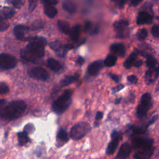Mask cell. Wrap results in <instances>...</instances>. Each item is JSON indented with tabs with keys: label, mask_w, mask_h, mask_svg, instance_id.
<instances>
[{
	"label": "cell",
	"mask_w": 159,
	"mask_h": 159,
	"mask_svg": "<svg viewBox=\"0 0 159 159\" xmlns=\"http://www.w3.org/2000/svg\"><path fill=\"white\" fill-rule=\"evenodd\" d=\"M46 40L42 37H35L29 43L25 48L21 52V57L27 61H34L42 58L45 53L44 45Z\"/></svg>",
	"instance_id": "1"
},
{
	"label": "cell",
	"mask_w": 159,
	"mask_h": 159,
	"mask_svg": "<svg viewBox=\"0 0 159 159\" xmlns=\"http://www.w3.org/2000/svg\"><path fill=\"white\" fill-rule=\"evenodd\" d=\"M26 104L23 101H14L1 110V116L4 119L14 120L20 117L25 111Z\"/></svg>",
	"instance_id": "2"
},
{
	"label": "cell",
	"mask_w": 159,
	"mask_h": 159,
	"mask_svg": "<svg viewBox=\"0 0 159 159\" xmlns=\"http://www.w3.org/2000/svg\"><path fill=\"white\" fill-rule=\"evenodd\" d=\"M71 90H65L63 93L53 102L52 105L53 111L57 114H61L65 112L71 103Z\"/></svg>",
	"instance_id": "3"
},
{
	"label": "cell",
	"mask_w": 159,
	"mask_h": 159,
	"mask_svg": "<svg viewBox=\"0 0 159 159\" xmlns=\"http://www.w3.org/2000/svg\"><path fill=\"white\" fill-rule=\"evenodd\" d=\"M134 146L143 154L150 156L153 151V140L150 139L137 138L133 140Z\"/></svg>",
	"instance_id": "4"
},
{
	"label": "cell",
	"mask_w": 159,
	"mask_h": 159,
	"mask_svg": "<svg viewBox=\"0 0 159 159\" xmlns=\"http://www.w3.org/2000/svg\"><path fill=\"white\" fill-rule=\"evenodd\" d=\"M152 105V96L149 93L143 94L140 99V102L137 108V116L141 119L145 116Z\"/></svg>",
	"instance_id": "5"
},
{
	"label": "cell",
	"mask_w": 159,
	"mask_h": 159,
	"mask_svg": "<svg viewBox=\"0 0 159 159\" xmlns=\"http://www.w3.org/2000/svg\"><path fill=\"white\" fill-rule=\"evenodd\" d=\"M89 124L81 122L75 124L70 130V137L75 140H79L83 137L90 130Z\"/></svg>",
	"instance_id": "6"
},
{
	"label": "cell",
	"mask_w": 159,
	"mask_h": 159,
	"mask_svg": "<svg viewBox=\"0 0 159 159\" xmlns=\"http://www.w3.org/2000/svg\"><path fill=\"white\" fill-rule=\"evenodd\" d=\"M17 65L16 58L7 53H1L0 55V68L1 70L14 68Z\"/></svg>",
	"instance_id": "7"
},
{
	"label": "cell",
	"mask_w": 159,
	"mask_h": 159,
	"mask_svg": "<svg viewBox=\"0 0 159 159\" xmlns=\"http://www.w3.org/2000/svg\"><path fill=\"white\" fill-rule=\"evenodd\" d=\"M29 75L32 78L42 81H45L49 78L48 72L44 68L40 66L32 68L29 71Z\"/></svg>",
	"instance_id": "8"
},
{
	"label": "cell",
	"mask_w": 159,
	"mask_h": 159,
	"mask_svg": "<svg viewBox=\"0 0 159 159\" xmlns=\"http://www.w3.org/2000/svg\"><path fill=\"white\" fill-rule=\"evenodd\" d=\"M120 138H121V135L120 133L116 132V131L112 133L111 141L109 143L107 150H106V152L107 154L111 155L114 153V152L116 151V150L119 145V142Z\"/></svg>",
	"instance_id": "9"
},
{
	"label": "cell",
	"mask_w": 159,
	"mask_h": 159,
	"mask_svg": "<svg viewBox=\"0 0 159 159\" xmlns=\"http://www.w3.org/2000/svg\"><path fill=\"white\" fill-rule=\"evenodd\" d=\"M152 16L145 12H140L137 16V23L139 25L150 24L152 22Z\"/></svg>",
	"instance_id": "10"
},
{
	"label": "cell",
	"mask_w": 159,
	"mask_h": 159,
	"mask_svg": "<svg viewBox=\"0 0 159 159\" xmlns=\"http://www.w3.org/2000/svg\"><path fill=\"white\" fill-rule=\"evenodd\" d=\"M103 66V63L101 60H98L91 63L88 68V73L91 76L96 75Z\"/></svg>",
	"instance_id": "11"
},
{
	"label": "cell",
	"mask_w": 159,
	"mask_h": 159,
	"mask_svg": "<svg viewBox=\"0 0 159 159\" xmlns=\"http://www.w3.org/2000/svg\"><path fill=\"white\" fill-rule=\"evenodd\" d=\"M131 148L128 143H123L118 152L116 159H126L130 153Z\"/></svg>",
	"instance_id": "12"
},
{
	"label": "cell",
	"mask_w": 159,
	"mask_h": 159,
	"mask_svg": "<svg viewBox=\"0 0 159 159\" xmlns=\"http://www.w3.org/2000/svg\"><path fill=\"white\" fill-rule=\"evenodd\" d=\"M111 51L120 57H124L125 53V46L121 43H114L111 46Z\"/></svg>",
	"instance_id": "13"
},
{
	"label": "cell",
	"mask_w": 159,
	"mask_h": 159,
	"mask_svg": "<svg viewBox=\"0 0 159 159\" xmlns=\"http://www.w3.org/2000/svg\"><path fill=\"white\" fill-rule=\"evenodd\" d=\"M127 25H128V22L124 20H121L116 22L114 24V27L116 29V30L118 32L119 34L120 35H119L120 37H124L123 31L126 29Z\"/></svg>",
	"instance_id": "14"
},
{
	"label": "cell",
	"mask_w": 159,
	"mask_h": 159,
	"mask_svg": "<svg viewBox=\"0 0 159 159\" xmlns=\"http://www.w3.org/2000/svg\"><path fill=\"white\" fill-rule=\"evenodd\" d=\"M80 31H81V26L80 25H76L74 27H72V29L71 30H70L69 32V36L70 37V39L73 40V41H77L78 38H79V35L80 34Z\"/></svg>",
	"instance_id": "15"
},
{
	"label": "cell",
	"mask_w": 159,
	"mask_h": 159,
	"mask_svg": "<svg viewBox=\"0 0 159 159\" xmlns=\"http://www.w3.org/2000/svg\"><path fill=\"white\" fill-rule=\"evenodd\" d=\"M27 29V28L22 25H19L14 27V32L15 36L18 40H22L24 37V32Z\"/></svg>",
	"instance_id": "16"
},
{
	"label": "cell",
	"mask_w": 159,
	"mask_h": 159,
	"mask_svg": "<svg viewBox=\"0 0 159 159\" xmlns=\"http://www.w3.org/2000/svg\"><path fill=\"white\" fill-rule=\"evenodd\" d=\"M47 65L49 68L55 72L59 71L62 67L61 65L58 61L53 58L48 59Z\"/></svg>",
	"instance_id": "17"
},
{
	"label": "cell",
	"mask_w": 159,
	"mask_h": 159,
	"mask_svg": "<svg viewBox=\"0 0 159 159\" xmlns=\"http://www.w3.org/2000/svg\"><path fill=\"white\" fill-rule=\"evenodd\" d=\"M63 8L69 13H74L76 11V7L75 4L69 0H64L62 3Z\"/></svg>",
	"instance_id": "18"
},
{
	"label": "cell",
	"mask_w": 159,
	"mask_h": 159,
	"mask_svg": "<svg viewBox=\"0 0 159 159\" xmlns=\"http://www.w3.org/2000/svg\"><path fill=\"white\" fill-rule=\"evenodd\" d=\"M44 13L50 18L54 17L57 14V9L51 5H45L43 8Z\"/></svg>",
	"instance_id": "19"
},
{
	"label": "cell",
	"mask_w": 159,
	"mask_h": 159,
	"mask_svg": "<svg viewBox=\"0 0 159 159\" xmlns=\"http://www.w3.org/2000/svg\"><path fill=\"white\" fill-rule=\"evenodd\" d=\"M136 60H137V54L134 52L132 53L124 62V65L126 68H130L132 66H134V64Z\"/></svg>",
	"instance_id": "20"
},
{
	"label": "cell",
	"mask_w": 159,
	"mask_h": 159,
	"mask_svg": "<svg viewBox=\"0 0 159 159\" xmlns=\"http://www.w3.org/2000/svg\"><path fill=\"white\" fill-rule=\"evenodd\" d=\"M14 11L9 7H4L1 11V20L11 18L14 14Z\"/></svg>",
	"instance_id": "21"
},
{
	"label": "cell",
	"mask_w": 159,
	"mask_h": 159,
	"mask_svg": "<svg viewBox=\"0 0 159 159\" xmlns=\"http://www.w3.org/2000/svg\"><path fill=\"white\" fill-rule=\"evenodd\" d=\"M17 137H18V140L19 144L20 145H23L27 143L29 140L30 139L28 137L27 132V131H24V132H20L17 134Z\"/></svg>",
	"instance_id": "22"
},
{
	"label": "cell",
	"mask_w": 159,
	"mask_h": 159,
	"mask_svg": "<svg viewBox=\"0 0 159 159\" xmlns=\"http://www.w3.org/2000/svg\"><path fill=\"white\" fill-rule=\"evenodd\" d=\"M146 65L149 69H153V68H157V66H159V65L157 63V61L155 60V58L150 55L147 56Z\"/></svg>",
	"instance_id": "23"
},
{
	"label": "cell",
	"mask_w": 159,
	"mask_h": 159,
	"mask_svg": "<svg viewBox=\"0 0 159 159\" xmlns=\"http://www.w3.org/2000/svg\"><path fill=\"white\" fill-rule=\"evenodd\" d=\"M117 61V57L112 55H109L107 56L106 59L104 61V64L105 66L111 67L114 66Z\"/></svg>",
	"instance_id": "24"
},
{
	"label": "cell",
	"mask_w": 159,
	"mask_h": 159,
	"mask_svg": "<svg viewBox=\"0 0 159 159\" xmlns=\"http://www.w3.org/2000/svg\"><path fill=\"white\" fill-rule=\"evenodd\" d=\"M79 77V75L78 74H75L73 76H66L61 82L62 83V86H67V85H69L70 84L75 82V81H76L78 80Z\"/></svg>",
	"instance_id": "25"
},
{
	"label": "cell",
	"mask_w": 159,
	"mask_h": 159,
	"mask_svg": "<svg viewBox=\"0 0 159 159\" xmlns=\"http://www.w3.org/2000/svg\"><path fill=\"white\" fill-rule=\"evenodd\" d=\"M58 27L60 29V30L63 33H69L70 32V27L67 22L63 21V20H59L58 21Z\"/></svg>",
	"instance_id": "26"
},
{
	"label": "cell",
	"mask_w": 159,
	"mask_h": 159,
	"mask_svg": "<svg viewBox=\"0 0 159 159\" xmlns=\"http://www.w3.org/2000/svg\"><path fill=\"white\" fill-rule=\"evenodd\" d=\"M57 137L60 140L63 141V142H66L69 139V137L68 136V134H67L66 131L64 129H60L59 130V132L58 133V135H57Z\"/></svg>",
	"instance_id": "27"
},
{
	"label": "cell",
	"mask_w": 159,
	"mask_h": 159,
	"mask_svg": "<svg viewBox=\"0 0 159 159\" xmlns=\"http://www.w3.org/2000/svg\"><path fill=\"white\" fill-rule=\"evenodd\" d=\"M147 36V31L145 29H140L137 33V37L139 40H144Z\"/></svg>",
	"instance_id": "28"
},
{
	"label": "cell",
	"mask_w": 159,
	"mask_h": 159,
	"mask_svg": "<svg viewBox=\"0 0 159 159\" xmlns=\"http://www.w3.org/2000/svg\"><path fill=\"white\" fill-rule=\"evenodd\" d=\"M50 47L56 51H60L61 48V44L59 42H53L50 43Z\"/></svg>",
	"instance_id": "29"
},
{
	"label": "cell",
	"mask_w": 159,
	"mask_h": 159,
	"mask_svg": "<svg viewBox=\"0 0 159 159\" xmlns=\"http://www.w3.org/2000/svg\"><path fill=\"white\" fill-rule=\"evenodd\" d=\"M9 91V88L4 82H1L0 83V92L1 94L7 93Z\"/></svg>",
	"instance_id": "30"
},
{
	"label": "cell",
	"mask_w": 159,
	"mask_h": 159,
	"mask_svg": "<svg viewBox=\"0 0 159 159\" xmlns=\"http://www.w3.org/2000/svg\"><path fill=\"white\" fill-rule=\"evenodd\" d=\"M151 32L153 36L155 37H159V25H154L151 29Z\"/></svg>",
	"instance_id": "31"
},
{
	"label": "cell",
	"mask_w": 159,
	"mask_h": 159,
	"mask_svg": "<svg viewBox=\"0 0 159 159\" xmlns=\"http://www.w3.org/2000/svg\"><path fill=\"white\" fill-rule=\"evenodd\" d=\"M38 0H29V10L32 11L37 5Z\"/></svg>",
	"instance_id": "32"
},
{
	"label": "cell",
	"mask_w": 159,
	"mask_h": 159,
	"mask_svg": "<svg viewBox=\"0 0 159 159\" xmlns=\"http://www.w3.org/2000/svg\"><path fill=\"white\" fill-rule=\"evenodd\" d=\"M147 127H134L133 129V131L135 133H137V134H143L145 132V130Z\"/></svg>",
	"instance_id": "33"
},
{
	"label": "cell",
	"mask_w": 159,
	"mask_h": 159,
	"mask_svg": "<svg viewBox=\"0 0 159 159\" xmlns=\"http://www.w3.org/2000/svg\"><path fill=\"white\" fill-rule=\"evenodd\" d=\"M111 1L114 2L120 8L123 7V6L125 3V0H111Z\"/></svg>",
	"instance_id": "34"
},
{
	"label": "cell",
	"mask_w": 159,
	"mask_h": 159,
	"mask_svg": "<svg viewBox=\"0 0 159 159\" xmlns=\"http://www.w3.org/2000/svg\"><path fill=\"white\" fill-rule=\"evenodd\" d=\"M42 2L45 5H55L57 3V0H42Z\"/></svg>",
	"instance_id": "35"
},
{
	"label": "cell",
	"mask_w": 159,
	"mask_h": 159,
	"mask_svg": "<svg viewBox=\"0 0 159 159\" xmlns=\"http://www.w3.org/2000/svg\"><path fill=\"white\" fill-rule=\"evenodd\" d=\"M127 80H128V81H129L130 83H134V84L137 83V81H138L137 78L135 76H134V75L129 76L127 77Z\"/></svg>",
	"instance_id": "36"
},
{
	"label": "cell",
	"mask_w": 159,
	"mask_h": 159,
	"mask_svg": "<svg viewBox=\"0 0 159 159\" xmlns=\"http://www.w3.org/2000/svg\"><path fill=\"white\" fill-rule=\"evenodd\" d=\"M9 26V24L6 22H2V20H1V30L2 31L6 30Z\"/></svg>",
	"instance_id": "37"
},
{
	"label": "cell",
	"mask_w": 159,
	"mask_h": 159,
	"mask_svg": "<svg viewBox=\"0 0 159 159\" xmlns=\"http://www.w3.org/2000/svg\"><path fill=\"white\" fill-rule=\"evenodd\" d=\"M91 23L89 21L86 22V23L84 24V29L86 32H88V30H89V29H91Z\"/></svg>",
	"instance_id": "38"
},
{
	"label": "cell",
	"mask_w": 159,
	"mask_h": 159,
	"mask_svg": "<svg viewBox=\"0 0 159 159\" xmlns=\"http://www.w3.org/2000/svg\"><path fill=\"white\" fill-rule=\"evenodd\" d=\"M109 76L115 81V82H116V83H118L119 81V80H120V78H119V77L118 76H117V75H113V74H111V73H110L109 75Z\"/></svg>",
	"instance_id": "39"
},
{
	"label": "cell",
	"mask_w": 159,
	"mask_h": 159,
	"mask_svg": "<svg viewBox=\"0 0 159 159\" xmlns=\"http://www.w3.org/2000/svg\"><path fill=\"white\" fill-rule=\"evenodd\" d=\"M102 117H103V113L102 112L98 111L96 113V120H100L102 118Z\"/></svg>",
	"instance_id": "40"
},
{
	"label": "cell",
	"mask_w": 159,
	"mask_h": 159,
	"mask_svg": "<svg viewBox=\"0 0 159 159\" xmlns=\"http://www.w3.org/2000/svg\"><path fill=\"white\" fill-rule=\"evenodd\" d=\"M21 1H22V0H13V1H12V3H13L14 6H16V7H19L20 4H21V3H20Z\"/></svg>",
	"instance_id": "41"
},
{
	"label": "cell",
	"mask_w": 159,
	"mask_h": 159,
	"mask_svg": "<svg viewBox=\"0 0 159 159\" xmlns=\"http://www.w3.org/2000/svg\"><path fill=\"white\" fill-rule=\"evenodd\" d=\"M84 58L81 57H80L78 58V59L76 60V63H78L80 65H82L84 63Z\"/></svg>",
	"instance_id": "42"
},
{
	"label": "cell",
	"mask_w": 159,
	"mask_h": 159,
	"mask_svg": "<svg viewBox=\"0 0 159 159\" xmlns=\"http://www.w3.org/2000/svg\"><path fill=\"white\" fill-rule=\"evenodd\" d=\"M142 64V61L140 60H137L135 61V62L134 64V66H136V67H139L140 66H141Z\"/></svg>",
	"instance_id": "43"
},
{
	"label": "cell",
	"mask_w": 159,
	"mask_h": 159,
	"mask_svg": "<svg viewBox=\"0 0 159 159\" xmlns=\"http://www.w3.org/2000/svg\"><path fill=\"white\" fill-rule=\"evenodd\" d=\"M131 2V4L133 6H137L138 5L141 1H142V0H130Z\"/></svg>",
	"instance_id": "44"
},
{
	"label": "cell",
	"mask_w": 159,
	"mask_h": 159,
	"mask_svg": "<svg viewBox=\"0 0 159 159\" xmlns=\"http://www.w3.org/2000/svg\"><path fill=\"white\" fill-rule=\"evenodd\" d=\"M134 159H144L143 158H142L141 157V155H140L139 153H135L134 155Z\"/></svg>",
	"instance_id": "45"
},
{
	"label": "cell",
	"mask_w": 159,
	"mask_h": 159,
	"mask_svg": "<svg viewBox=\"0 0 159 159\" xmlns=\"http://www.w3.org/2000/svg\"><path fill=\"white\" fill-rule=\"evenodd\" d=\"M124 88V85H122V84H121V85H119V86H117L116 87V89H114L115 91H119V90H120L121 89H122Z\"/></svg>",
	"instance_id": "46"
},
{
	"label": "cell",
	"mask_w": 159,
	"mask_h": 159,
	"mask_svg": "<svg viewBox=\"0 0 159 159\" xmlns=\"http://www.w3.org/2000/svg\"><path fill=\"white\" fill-rule=\"evenodd\" d=\"M120 99H121L120 98V99H119H119H117L116 100V103L117 104V103H119V102H120Z\"/></svg>",
	"instance_id": "47"
},
{
	"label": "cell",
	"mask_w": 159,
	"mask_h": 159,
	"mask_svg": "<svg viewBox=\"0 0 159 159\" xmlns=\"http://www.w3.org/2000/svg\"><path fill=\"white\" fill-rule=\"evenodd\" d=\"M154 1H159V0H154Z\"/></svg>",
	"instance_id": "48"
}]
</instances>
